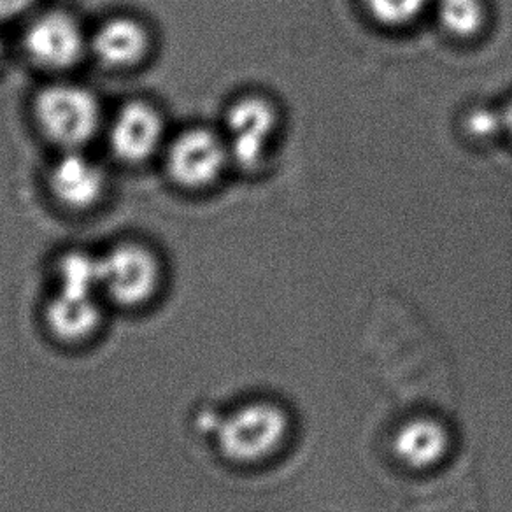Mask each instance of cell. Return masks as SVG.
Returning <instances> with one entry per match:
<instances>
[{"label": "cell", "mask_w": 512, "mask_h": 512, "mask_svg": "<svg viewBox=\"0 0 512 512\" xmlns=\"http://www.w3.org/2000/svg\"><path fill=\"white\" fill-rule=\"evenodd\" d=\"M41 134L62 151L83 150L102 128L97 95L76 83H53L39 90L32 106Z\"/></svg>", "instance_id": "cell-1"}, {"label": "cell", "mask_w": 512, "mask_h": 512, "mask_svg": "<svg viewBox=\"0 0 512 512\" xmlns=\"http://www.w3.org/2000/svg\"><path fill=\"white\" fill-rule=\"evenodd\" d=\"M290 421L272 402H251L221 421L218 446L235 463L262 462L274 455L288 435Z\"/></svg>", "instance_id": "cell-2"}, {"label": "cell", "mask_w": 512, "mask_h": 512, "mask_svg": "<svg viewBox=\"0 0 512 512\" xmlns=\"http://www.w3.org/2000/svg\"><path fill=\"white\" fill-rule=\"evenodd\" d=\"M100 292L116 306L141 307L162 285V264L141 242H120L100 255Z\"/></svg>", "instance_id": "cell-3"}, {"label": "cell", "mask_w": 512, "mask_h": 512, "mask_svg": "<svg viewBox=\"0 0 512 512\" xmlns=\"http://www.w3.org/2000/svg\"><path fill=\"white\" fill-rule=\"evenodd\" d=\"M162 157L172 183L190 192L216 185L232 164L223 134L206 127L179 132L167 141Z\"/></svg>", "instance_id": "cell-4"}, {"label": "cell", "mask_w": 512, "mask_h": 512, "mask_svg": "<svg viewBox=\"0 0 512 512\" xmlns=\"http://www.w3.org/2000/svg\"><path fill=\"white\" fill-rule=\"evenodd\" d=\"M23 48L30 62L43 71H69L90 53V34L76 16L51 9L32 18L23 34Z\"/></svg>", "instance_id": "cell-5"}, {"label": "cell", "mask_w": 512, "mask_h": 512, "mask_svg": "<svg viewBox=\"0 0 512 512\" xmlns=\"http://www.w3.org/2000/svg\"><path fill=\"white\" fill-rule=\"evenodd\" d=\"M278 125V109L262 95H244L232 102L223 132L232 164L244 171L262 167Z\"/></svg>", "instance_id": "cell-6"}, {"label": "cell", "mask_w": 512, "mask_h": 512, "mask_svg": "<svg viewBox=\"0 0 512 512\" xmlns=\"http://www.w3.org/2000/svg\"><path fill=\"white\" fill-rule=\"evenodd\" d=\"M107 143L123 164L141 165L162 155L167 128L160 109L146 100H130L107 125Z\"/></svg>", "instance_id": "cell-7"}, {"label": "cell", "mask_w": 512, "mask_h": 512, "mask_svg": "<svg viewBox=\"0 0 512 512\" xmlns=\"http://www.w3.org/2000/svg\"><path fill=\"white\" fill-rule=\"evenodd\" d=\"M48 188L60 206L88 211L99 206L107 192L104 167L81 150L62 151L50 169Z\"/></svg>", "instance_id": "cell-8"}, {"label": "cell", "mask_w": 512, "mask_h": 512, "mask_svg": "<svg viewBox=\"0 0 512 512\" xmlns=\"http://www.w3.org/2000/svg\"><path fill=\"white\" fill-rule=\"evenodd\" d=\"M151 51L150 30L130 16H113L90 34V55L111 71H130Z\"/></svg>", "instance_id": "cell-9"}, {"label": "cell", "mask_w": 512, "mask_h": 512, "mask_svg": "<svg viewBox=\"0 0 512 512\" xmlns=\"http://www.w3.org/2000/svg\"><path fill=\"white\" fill-rule=\"evenodd\" d=\"M102 323L97 295H71L57 292L46 309V325L51 334L64 342L90 339Z\"/></svg>", "instance_id": "cell-10"}, {"label": "cell", "mask_w": 512, "mask_h": 512, "mask_svg": "<svg viewBox=\"0 0 512 512\" xmlns=\"http://www.w3.org/2000/svg\"><path fill=\"white\" fill-rule=\"evenodd\" d=\"M448 428L432 418H416L400 428L393 449L400 462L411 469H430L441 462L449 449Z\"/></svg>", "instance_id": "cell-11"}, {"label": "cell", "mask_w": 512, "mask_h": 512, "mask_svg": "<svg viewBox=\"0 0 512 512\" xmlns=\"http://www.w3.org/2000/svg\"><path fill=\"white\" fill-rule=\"evenodd\" d=\"M58 292L97 295L100 292V258L86 251H67L57 265Z\"/></svg>", "instance_id": "cell-12"}, {"label": "cell", "mask_w": 512, "mask_h": 512, "mask_svg": "<svg viewBox=\"0 0 512 512\" xmlns=\"http://www.w3.org/2000/svg\"><path fill=\"white\" fill-rule=\"evenodd\" d=\"M437 18L451 36L469 39L483 30L486 8L483 0H437Z\"/></svg>", "instance_id": "cell-13"}, {"label": "cell", "mask_w": 512, "mask_h": 512, "mask_svg": "<svg viewBox=\"0 0 512 512\" xmlns=\"http://www.w3.org/2000/svg\"><path fill=\"white\" fill-rule=\"evenodd\" d=\"M432 0H365L376 22L386 27H404L418 20Z\"/></svg>", "instance_id": "cell-14"}, {"label": "cell", "mask_w": 512, "mask_h": 512, "mask_svg": "<svg viewBox=\"0 0 512 512\" xmlns=\"http://www.w3.org/2000/svg\"><path fill=\"white\" fill-rule=\"evenodd\" d=\"M470 130L481 137H490L502 127V116L491 109H481L470 114Z\"/></svg>", "instance_id": "cell-15"}, {"label": "cell", "mask_w": 512, "mask_h": 512, "mask_svg": "<svg viewBox=\"0 0 512 512\" xmlns=\"http://www.w3.org/2000/svg\"><path fill=\"white\" fill-rule=\"evenodd\" d=\"M37 0H0V22H9L29 13Z\"/></svg>", "instance_id": "cell-16"}, {"label": "cell", "mask_w": 512, "mask_h": 512, "mask_svg": "<svg viewBox=\"0 0 512 512\" xmlns=\"http://www.w3.org/2000/svg\"><path fill=\"white\" fill-rule=\"evenodd\" d=\"M500 116H502V127L512 137V99L500 111Z\"/></svg>", "instance_id": "cell-17"}, {"label": "cell", "mask_w": 512, "mask_h": 512, "mask_svg": "<svg viewBox=\"0 0 512 512\" xmlns=\"http://www.w3.org/2000/svg\"><path fill=\"white\" fill-rule=\"evenodd\" d=\"M4 58V43H2V37H0V62Z\"/></svg>", "instance_id": "cell-18"}]
</instances>
